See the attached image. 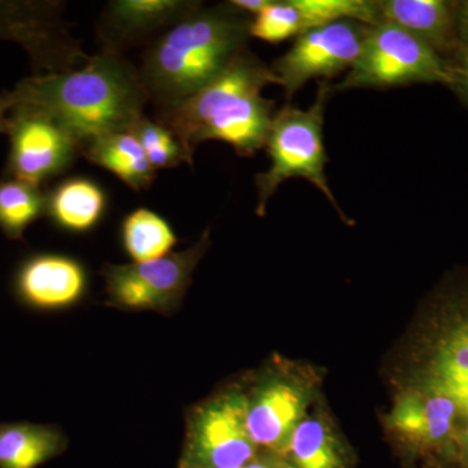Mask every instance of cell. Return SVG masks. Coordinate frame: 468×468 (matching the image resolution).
Returning a JSON list of instances; mask_svg holds the SVG:
<instances>
[{
    "instance_id": "cell-17",
    "label": "cell",
    "mask_w": 468,
    "mask_h": 468,
    "mask_svg": "<svg viewBox=\"0 0 468 468\" xmlns=\"http://www.w3.org/2000/svg\"><path fill=\"white\" fill-rule=\"evenodd\" d=\"M107 206V194L97 181L75 176L64 178L48 193L46 215L60 229L86 233L101 223Z\"/></svg>"
},
{
    "instance_id": "cell-16",
    "label": "cell",
    "mask_w": 468,
    "mask_h": 468,
    "mask_svg": "<svg viewBox=\"0 0 468 468\" xmlns=\"http://www.w3.org/2000/svg\"><path fill=\"white\" fill-rule=\"evenodd\" d=\"M289 468H354L356 454L322 408L311 410L292 433L284 454Z\"/></svg>"
},
{
    "instance_id": "cell-2",
    "label": "cell",
    "mask_w": 468,
    "mask_h": 468,
    "mask_svg": "<svg viewBox=\"0 0 468 468\" xmlns=\"http://www.w3.org/2000/svg\"><path fill=\"white\" fill-rule=\"evenodd\" d=\"M399 387L433 394L451 419L445 468H468V268L437 286L412 329Z\"/></svg>"
},
{
    "instance_id": "cell-10",
    "label": "cell",
    "mask_w": 468,
    "mask_h": 468,
    "mask_svg": "<svg viewBox=\"0 0 468 468\" xmlns=\"http://www.w3.org/2000/svg\"><path fill=\"white\" fill-rule=\"evenodd\" d=\"M5 177L41 186L63 175L81 155L72 132L41 111L15 106L9 113Z\"/></svg>"
},
{
    "instance_id": "cell-25",
    "label": "cell",
    "mask_w": 468,
    "mask_h": 468,
    "mask_svg": "<svg viewBox=\"0 0 468 468\" xmlns=\"http://www.w3.org/2000/svg\"><path fill=\"white\" fill-rule=\"evenodd\" d=\"M14 109L11 91H3L0 94V134L7 133L9 113Z\"/></svg>"
},
{
    "instance_id": "cell-11",
    "label": "cell",
    "mask_w": 468,
    "mask_h": 468,
    "mask_svg": "<svg viewBox=\"0 0 468 468\" xmlns=\"http://www.w3.org/2000/svg\"><path fill=\"white\" fill-rule=\"evenodd\" d=\"M367 24L354 20L337 21L307 30L295 38L291 50L273 64L277 82L291 101L311 80L329 81L349 72L359 58L369 32Z\"/></svg>"
},
{
    "instance_id": "cell-14",
    "label": "cell",
    "mask_w": 468,
    "mask_h": 468,
    "mask_svg": "<svg viewBox=\"0 0 468 468\" xmlns=\"http://www.w3.org/2000/svg\"><path fill=\"white\" fill-rule=\"evenodd\" d=\"M61 3L0 2V41H14L27 48L33 67L57 57L68 38Z\"/></svg>"
},
{
    "instance_id": "cell-26",
    "label": "cell",
    "mask_w": 468,
    "mask_h": 468,
    "mask_svg": "<svg viewBox=\"0 0 468 468\" xmlns=\"http://www.w3.org/2000/svg\"><path fill=\"white\" fill-rule=\"evenodd\" d=\"M458 33L462 46H468V0L458 2Z\"/></svg>"
},
{
    "instance_id": "cell-8",
    "label": "cell",
    "mask_w": 468,
    "mask_h": 468,
    "mask_svg": "<svg viewBox=\"0 0 468 468\" xmlns=\"http://www.w3.org/2000/svg\"><path fill=\"white\" fill-rule=\"evenodd\" d=\"M209 248V229L190 248L159 260L131 264H104L107 304L125 311H156L168 315L178 309L194 271Z\"/></svg>"
},
{
    "instance_id": "cell-5",
    "label": "cell",
    "mask_w": 468,
    "mask_h": 468,
    "mask_svg": "<svg viewBox=\"0 0 468 468\" xmlns=\"http://www.w3.org/2000/svg\"><path fill=\"white\" fill-rule=\"evenodd\" d=\"M332 92L329 81H319L318 94L309 109L285 106L276 110L264 144L270 168L255 176L260 217L266 214L268 202L280 185L288 178L298 177L319 189L343 220L349 223L325 175L329 159L324 144V115Z\"/></svg>"
},
{
    "instance_id": "cell-23",
    "label": "cell",
    "mask_w": 468,
    "mask_h": 468,
    "mask_svg": "<svg viewBox=\"0 0 468 468\" xmlns=\"http://www.w3.org/2000/svg\"><path fill=\"white\" fill-rule=\"evenodd\" d=\"M451 81L449 88L468 106V46H462L460 51L449 60Z\"/></svg>"
},
{
    "instance_id": "cell-27",
    "label": "cell",
    "mask_w": 468,
    "mask_h": 468,
    "mask_svg": "<svg viewBox=\"0 0 468 468\" xmlns=\"http://www.w3.org/2000/svg\"><path fill=\"white\" fill-rule=\"evenodd\" d=\"M178 468H199V467L190 466V464L183 463V462H180V463H178Z\"/></svg>"
},
{
    "instance_id": "cell-9",
    "label": "cell",
    "mask_w": 468,
    "mask_h": 468,
    "mask_svg": "<svg viewBox=\"0 0 468 468\" xmlns=\"http://www.w3.org/2000/svg\"><path fill=\"white\" fill-rule=\"evenodd\" d=\"M261 454L248 430L245 388H228L187 419L180 462L199 468H242Z\"/></svg>"
},
{
    "instance_id": "cell-6",
    "label": "cell",
    "mask_w": 468,
    "mask_h": 468,
    "mask_svg": "<svg viewBox=\"0 0 468 468\" xmlns=\"http://www.w3.org/2000/svg\"><path fill=\"white\" fill-rule=\"evenodd\" d=\"M322 381L313 366L277 359L245 388L248 430L261 452L284 454L292 433L316 402Z\"/></svg>"
},
{
    "instance_id": "cell-19",
    "label": "cell",
    "mask_w": 468,
    "mask_h": 468,
    "mask_svg": "<svg viewBox=\"0 0 468 468\" xmlns=\"http://www.w3.org/2000/svg\"><path fill=\"white\" fill-rule=\"evenodd\" d=\"M67 437L51 424H0V468H38L66 452Z\"/></svg>"
},
{
    "instance_id": "cell-13",
    "label": "cell",
    "mask_w": 468,
    "mask_h": 468,
    "mask_svg": "<svg viewBox=\"0 0 468 468\" xmlns=\"http://www.w3.org/2000/svg\"><path fill=\"white\" fill-rule=\"evenodd\" d=\"M88 275L75 258L61 254H36L18 267L15 292L30 309H68L84 297Z\"/></svg>"
},
{
    "instance_id": "cell-7",
    "label": "cell",
    "mask_w": 468,
    "mask_h": 468,
    "mask_svg": "<svg viewBox=\"0 0 468 468\" xmlns=\"http://www.w3.org/2000/svg\"><path fill=\"white\" fill-rule=\"evenodd\" d=\"M451 81L449 61L426 43L390 23L369 27L367 38L343 81L332 90L392 89L414 84Z\"/></svg>"
},
{
    "instance_id": "cell-15",
    "label": "cell",
    "mask_w": 468,
    "mask_h": 468,
    "mask_svg": "<svg viewBox=\"0 0 468 468\" xmlns=\"http://www.w3.org/2000/svg\"><path fill=\"white\" fill-rule=\"evenodd\" d=\"M380 23H390L451 60L462 42L454 0H378Z\"/></svg>"
},
{
    "instance_id": "cell-1",
    "label": "cell",
    "mask_w": 468,
    "mask_h": 468,
    "mask_svg": "<svg viewBox=\"0 0 468 468\" xmlns=\"http://www.w3.org/2000/svg\"><path fill=\"white\" fill-rule=\"evenodd\" d=\"M11 95L14 107L51 116L76 135L81 147L100 135L131 132L150 101L138 68L110 51L89 58L76 69L21 80Z\"/></svg>"
},
{
    "instance_id": "cell-12",
    "label": "cell",
    "mask_w": 468,
    "mask_h": 468,
    "mask_svg": "<svg viewBox=\"0 0 468 468\" xmlns=\"http://www.w3.org/2000/svg\"><path fill=\"white\" fill-rule=\"evenodd\" d=\"M202 2L194 0H111L98 18L101 51L122 54L150 45Z\"/></svg>"
},
{
    "instance_id": "cell-22",
    "label": "cell",
    "mask_w": 468,
    "mask_h": 468,
    "mask_svg": "<svg viewBox=\"0 0 468 468\" xmlns=\"http://www.w3.org/2000/svg\"><path fill=\"white\" fill-rule=\"evenodd\" d=\"M131 132L137 137L156 172L178 167L183 163L189 165L186 154L176 135L155 119L151 120L144 115Z\"/></svg>"
},
{
    "instance_id": "cell-4",
    "label": "cell",
    "mask_w": 468,
    "mask_h": 468,
    "mask_svg": "<svg viewBox=\"0 0 468 468\" xmlns=\"http://www.w3.org/2000/svg\"><path fill=\"white\" fill-rule=\"evenodd\" d=\"M251 18L230 5L203 3L147 46L138 68L156 111L174 107L248 50Z\"/></svg>"
},
{
    "instance_id": "cell-24",
    "label": "cell",
    "mask_w": 468,
    "mask_h": 468,
    "mask_svg": "<svg viewBox=\"0 0 468 468\" xmlns=\"http://www.w3.org/2000/svg\"><path fill=\"white\" fill-rule=\"evenodd\" d=\"M242 468H289L282 458L270 452H261L255 460Z\"/></svg>"
},
{
    "instance_id": "cell-3",
    "label": "cell",
    "mask_w": 468,
    "mask_h": 468,
    "mask_svg": "<svg viewBox=\"0 0 468 468\" xmlns=\"http://www.w3.org/2000/svg\"><path fill=\"white\" fill-rule=\"evenodd\" d=\"M277 84L272 68L248 48L192 97L156 111L155 120L176 135L189 165L199 144L208 141L229 144L237 155L250 158L264 149L276 112L264 88Z\"/></svg>"
},
{
    "instance_id": "cell-21",
    "label": "cell",
    "mask_w": 468,
    "mask_h": 468,
    "mask_svg": "<svg viewBox=\"0 0 468 468\" xmlns=\"http://www.w3.org/2000/svg\"><path fill=\"white\" fill-rule=\"evenodd\" d=\"M48 193L41 186L15 178L0 180V230L8 239H21L27 228L45 217Z\"/></svg>"
},
{
    "instance_id": "cell-18",
    "label": "cell",
    "mask_w": 468,
    "mask_h": 468,
    "mask_svg": "<svg viewBox=\"0 0 468 468\" xmlns=\"http://www.w3.org/2000/svg\"><path fill=\"white\" fill-rule=\"evenodd\" d=\"M81 155L91 165L115 175L135 193L149 190L156 178L155 169L132 132L91 138L82 144Z\"/></svg>"
},
{
    "instance_id": "cell-20",
    "label": "cell",
    "mask_w": 468,
    "mask_h": 468,
    "mask_svg": "<svg viewBox=\"0 0 468 468\" xmlns=\"http://www.w3.org/2000/svg\"><path fill=\"white\" fill-rule=\"evenodd\" d=\"M122 245L134 263L159 260L171 254L178 239L165 218L141 207L126 215L122 224Z\"/></svg>"
}]
</instances>
